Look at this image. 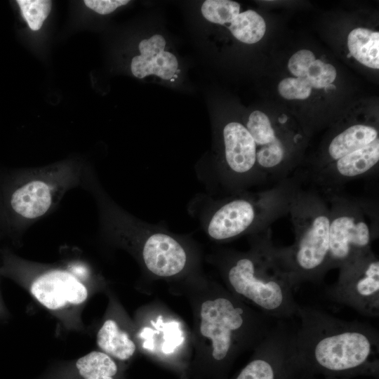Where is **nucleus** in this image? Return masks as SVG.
<instances>
[{
    "label": "nucleus",
    "instance_id": "nucleus-1",
    "mask_svg": "<svg viewBox=\"0 0 379 379\" xmlns=\"http://www.w3.org/2000/svg\"><path fill=\"white\" fill-rule=\"evenodd\" d=\"M295 331L296 353L312 375L379 378V333L368 322L347 321L319 309L300 306Z\"/></svg>",
    "mask_w": 379,
    "mask_h": 379
},
{
    "label": "nucleus",
    "instance_id": "nucleus-2",
    "mask_svg": "<svg viewBox=\"0 0 379 379\" xmlns=\"http://www.w3.org/2000/svg\"><path fill=\"white\" fill-rule=\"evenodd\" d=\"M82 187L95 199L102 236L131 252L151 274L168 279L192 269L194 257L187 240L124 210L102 188L91 169L87 168Z\"/></svg>",
    "mask_w": 379,
    "mask_h": 379
},
{
    "label": "nucleus",
    "instance_id": "nucleus-3",
    "mask_svg": "<svg viewBox=\"0 0 379 379\" xmlns=\"http://www.w3.org/2000/svg\"><path fill=\"white\" fill-rule=\"evenodd\" d=\"M217 263L228 291L269 318L286 320L296 317L289 276L279 262L270 239L252 241L249 251H222Z\"/></svg>",
    "mask_w": 379,
    "mask_h": 379
},
{
    "label": "nucleus",
    "instance_id": "nucleus-4",
    "mask_svg": "<svg viewBox=\"0 0 379 379\" xmlns=\"http://www.w3.org/2000/svg\"><path fill=\"white\" fill-rule=\"evenodd\" d=\"M86 166L68 161L0 172V215L13 240L52 212L70 190L82 186Z\"/></svg>",
    "mask_w": 379,
    "mask_h": 379
},
{
    "label": "nucleus",
    "instance_id": "nucleus-5",
    "mask_svg": "<svg viewBox=\"0 0 379 379\" xmlns=\"http://www.w3.org/2000/svg\"><path fill=\"white\" fill-rule=\"evenodd\" d=\"M269 319L228 290L215 286L199 306L198 333L211 358L224 364L243 350L255 349L272 328Z\"/></svg>",
    "mask_w": 379,
    "mask_h": 379
},
{
    "label": "nucleus",
    "instance_id": "nucleus-6",
    "mask_svg": "<svg viewBox=\"0 0 379 379\" xmlns=\"http://www.w3.org/2000/svg\"><path fill=\"white\" fill-rule=\"evenodd\" d=\"M294 333L286 320H277L234 379H305L308 373L296 353Z\"/></svg>",
    "mask_w": 379,
    "mask_h": 379
},
{
    "label": "nucleus",
    "instance_id": "nucleus-7",
    "mask_svg": "<svg viewBox=\"0 0 379 379\" xmlns=\"http://www.w3.org/2000/svg\"><path fill=\"white\" fill-rule=\"evenodd\" d=\"M338 281L326 290L327 298L359 314L379 316V260L370 251L341 267Z\"/></svg>",
    "mask_w": 379,
    "mask_h": 379
},
{
    "label": "nucleus",
    "instance_id": "nucleus-8",
    "mask_svg": "<svg viewBox=\"0 0 379 379\" xmlns=\"http://www.w3.org/2000/svg\"><path fill=\"white\" fill-rule=\"evenodd\" d=\"M372 239L369 225L359 215L346 211L331 216L329 227L330 269L340 268L371 251Z\"/></svg>",
    "mask_w": 379,
    "mask_h": 379
},
{
    "label": "nucleus",
    "instance_id": "nucleus-9",
    "mask_svg": "<svg viewBox=\"0 0 379 379\" xmlns=\"http://www.w3.org/2000/svg\"><path fill=\"white\" fill-rule=\"evenodd\" d=\"M72 269L48 267L34 272L29 284L32 295L51 310L82 304L88 298V289Z\"/></svg>",
    "mask_w": 379,
    "mask_h": 379
},
{
    "label": "nucleus",
    "instance_id": "nucleus-10",
    "mask_svg": "<svg viewBox=\"0 0 379 379\" xmlns=\"http://www.w3.org/2000/svg\"><path fill=\"white\" fill-rule=\"evenodd\" d=\"M260 211L258 201L235 197L214 206L204 217L203 226L211 239L231 240L251 230L258 222Z\"/></svg>",
    "mask_w": 379,
    "mask_h": 379
},
{
    "label": "nucleus",
    "instance_id": "nucleus-11",
    "mask_svg": "<svg viewBox=\"0 0 379 379\" xmlns=\"http://www.w3.org/2000/svg\"><path fill=\"white\" fill-rule=\"evenodd\" d=\"M225 174L232 180H244L256 166V145L246 126L239 122L227 124L222 131Z\"/></svg>",
    "mask_w": 379,
    "mask_h": 379
},
{
    "label": "nucleus",
    "instance_id": "nucleus-12",
    "mask_svg": "<svg viewBox=\"0 0 379 379\" xmlns=\"http://www.w3.org/2000/svg\"><path fill=\"white\" fill-rule=\"evenodd\" d=\"M166 41L161 34H154L140 41V55L133 58L131 70L133 76L143 79L155 75L164 80L171 79L178 69V61L171 52L166 51Z\"/></svg>",
    "mask_w": 379,
    "mask_h": 379
},
{
    "label": "nucleus",
    "instance_id": "nucleus-13",
    "mask_svg": "<svg viewBox=\"0 0 379 379\" xmlns=\"http://www.w3.org/2000/svg\"><path fill=\"white\" fill-rule=\"evenodd\" d=\"M96 343L102 352L122 361L129 359L136 351L134 341L112 319L102 324L97 333Z\"/></svg>",
    "mask_w": 379,
    "mask_h": 379
},
{
    "label": "nucleus",
    "instance_id": "nucleus-14",
    "mask_svg": "<svg viewBox=\"0 0 379 379\" xmlns=\"http://www.w3.org/2000/svg\"><path fill=\"white\" fill-rule=\"evenodd\" d=\"M378 138L376 129L372 126L354 125L337 135L328 146V154L337 161L341 157L371 143Z\"/></svg>",
    "mask_w": 379,
    "mask_h": 379
},
{
    "label": "nucleus",
    "instance_id": "nucleus-15",
    "mask_svg": "<svg viewBox=\"0 0 379 379\" xmlns=\"http://www.w3.org/2000/svg\"><path fill=\"white\" fill-rule=\"evenodd\" d=\"M379 160V139L338 159L335 173L341 178H355L370 171Z\"/></svg>",
    "mask_w": 379,
    "mask_h": 379
},
{
    "label": "nucleus",
    "instance_id": "nucleus-16",
    "mask_svg": "<svg viewBox=\"0 0 379 379\" xmlns=\"http://www.w3.org/2000/svg\"><path fill=\"white\" fill-rule=\"evenodd\" d=\"M350 54L362 65L379 68V32L356 28L347 36Z\"/></svg>",
    "mask_w": 379,
    "mask_h": 379
},
{
    "label": "nucleus",
    "instance_id": "nucleus-17",
    "mask_svg": "<svg viewBox=\"0 0 379 379\" xmlns=\"http://www.w3.org/2000/svg\"><path fill=\"white\" fill-rule=\"evenodd\" d=\"M228 27L232 34L245 44H255L264 36L266 25L262 17L253 10L237 14Z\"/></svg>",
    "mask_w": 379,
    "mask_h": 379
},
{
    "label": "nucleus",
    "instance_id": "nucleus-18",
    "mask_svg": "<svg viewBox=\"0 0 379 379\" xmlns=\"http://www.w3.org/2000/svg\"><path fill=\"white\" fill-rule=\"evenodd\" d=\"M76 366L84 379H114L118 371L112 357L102 351H93L81 357Z\"/></svg>",
    "mask_w": 379,
    "mask_h": 379
},
{
    "label": "nucleus",
    "instance_id": "nucleus-19",
    "mask_svg": "<svg viewBox=\"0 0 379 379\" xmlns=\"http://www.w3.org/2000/svg\"><path fill=\"white\" fill-rule=\"evenodd\" d=\"M204 18L212 23L226 25L240 12V4L230 0H206L201 6Z\"/></svg>",
    "mask_w": 379,
    "mask_h": 379
},
{
    "label": "nucleus",
    "instance_id": "nucleus-20",
    "mask_svg": "<svg viewBox=\"0 0 379 379\" xmlns=\"http://www.w3.org/2000/svg\"><path fill=\"white\" fill-rule=\"evenodd\" d=\"M246 128L252 136L256 148L269 144L278 138L268 117L255 110L248 117Z\"/></svg>",
    "mask_w": 379,
    "mask_h": 379
},
{
    "label": "nucleus",
    "instance_id": "nucleus-21",
    "mask_svg": "<svg viewBox=\"0 0 379 379\" xmlns=\"http://www.w3.org/2000/svg\"><path fill=\"white\" fill-rule=\"evenodd\" d=\"M21 14L29 28L39 30L51 9L52 1L48 0H18Z\"/></svg>",
    "mask_w": 379,
    "mask_h": 379
},
{
    "label": "nucleus",
    "instance_id": "nucleus-22",
    "mask_svg": "<svg viewBox=\"0 0 379 379\" xmlns=\"http://www.w3.org/2000/svg\"><path fill=\"white\" fill-rule=\"evenodd\" d=\"M312 88L306 77L286 78L278 86L279 94L287 100H305L310 95Z\"/></svg>",
    "mask_w": 379,
    "mask_h": 379
},
{
    "label": "nucleus",
    "instance_id": "nucleus-23",
    "mask_svg": "<svg viewBox=\"0 0 379 379\" xmlns=\"http://www.w3.org/2000/svg\"><path fill=\"white\" fill-rule=\"evenodd\" d=\"M336 75V69L332 65L315 60L305 77L312 88H322L329 86L335 80Z\"/></svg>",
    "mask_w": 379,
    "mask_h": 379
},
{
    "label": "nucleus",
    "instance_id": "nucleus-24",
    "mask_svg": "<svg viewBox=\"0 0 379 379\" xmlns=\"http://www.w3.org/2000/svg\"><path fill=\"white\" fill-rule=\"evenodd\" d=\"M315 60V56L312 51L302 49L291 57L288 67L291 73L296 77H305L309 67Z\"/></svg>",
    "mask_w": 379,
    "mask_h": 379
},
{
    "label": "nucleus",
    "instance_id": "nucleus-25",
    "mask_svg": "<svg viewBox=\"0 0 379 379\" xmlns=\"http://www.w3.org/2000/svg\"><path fill=\"white\" fill-rule=\"evenodd\" d=\"M85 5L95 12L106 15L112 13L118 7L126 5L128 0H85Z\"/></svg>",
    "mask_w": 379,
    "mask_h": 379
},
{
    "label": "nucleus",
    "instance_id": "nucleus-26",
    "mask_svg": "<svg viewBox=\"0 0 379 379\" xmlns=\"http://www.w3.org/2000/svg\"><path fill=\"white\" fill-rule=\"evenodd\" d=\"M305 379H354V378L321 376V375H312V374L308 373L307 374V376H306Z\"/></svg>",
    "mask_w": 379,
    "mask_h": 379
},
{
    "label": "nucleus",
    "instance_id": "nucleus-27",
    "mask_svg": "<svg viewBox=\"0 0 379 379\" xmlns=\"http://www.w3.org/2000/svg\"><path fill=\"white\" fill-rule=\"evenodd\" d=\"M5 314H6V310H5V307L4 305V303L1 299V295L0 293V317H3Z\"/></svg>",
    "mask_w": 379,
    "mask_h": 379
},
{
    "label": "nucleus",
    "instance_id": "nucleus-28",
    "mask_svg": "<svg viewBox=\"0 0 379 379\" xmlns=\"http://www.w3.org/2000/svg\"><path fill=\"white\" fill-rule=\"evenodd\" d=\"M4 236H5V234H4V229H3V226H2V222H1V215H0V239H1Z\"/></svg>",
    "mask_w": 379,
    "mask_h": 379
}]
</instances>
